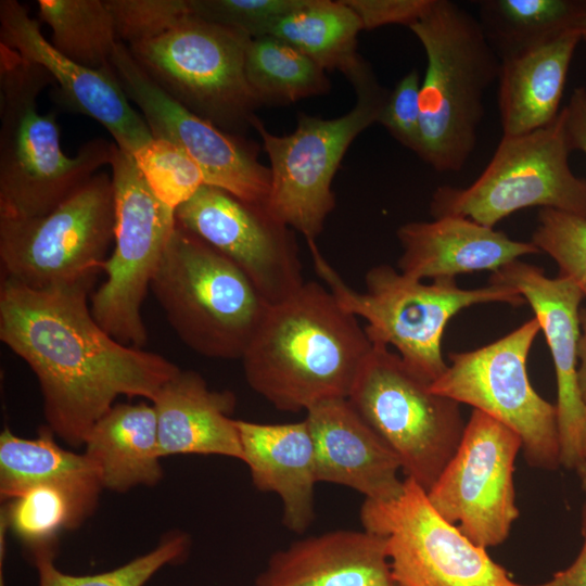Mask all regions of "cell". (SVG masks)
<instances>
[{
	"instance_id": "52a82bcc",
	"label": "cell",
	"mask_w": 586,
	"mask_h": 586,
	"mask_svg": "<svg viewBox=\"0 0 586 586\" xmlns=\"http://www.w3.org/2000/svg\"><path fill=\"white\" fill-rule=\"evenodd\" d=\"M356 104L346 114L321 118L305 113L289 135H273L256 117L252 123L268 155L271 186L266 208L306 241H315L335 207L332 180L356 137L379 123L388 92L366 62L348 78Z\"/></svg>"
},
{
	"instance_id": "2e32d148",
	"label": "cell",
	"mask_w": 586,
	"mask_h": 586,
	"mask_svg": "<svg viewBox=\"0 0 586 586\" xmlns=\"http://www.w3.org/2000/svg\"><path fill=\"white\" fill-rule=\"evenodd\" d=\"M112 69L128 99L140 109L152 136L181 148L200 167L206 186L266 207L271 173L259 162L255 144L176 102L148 77L122 42L114 52Z\"/></svg>"
},
{
	"instance_id": "b9f144b4",
	"label": "cell",
	"mask_w": 586,
	"mask_h": 586,
	"mask_svg": "<svg viewBox=\"0 0 586 586\" xmlns=\"http://www.w3.org/2000/svg\"><path fill=\"white\" fill-rule=\"evenodd\" d=\"M581 336L578 342V381L586 404V308L579 310Z\"/></svg>"
},
{
	"instance_id": "ffe728a7",
	"label": "cell",
	"mask_w": 586,
	"mask_h": 586,
	"mask_svg": "<svg viewBox=\"0 0 586 586\" xmlns=\"http://www.w3.org/2000/svg\"><path fill=\"white\" fill-rule=\"evenodd\" d=\"M305 420L318 482L352 488L372 501L393 500L402 494L398 458L347 398L311 407Z\"/></svg>"
},
{
	"instance_id": "5b68a950",
	"label": "cell",
	"mask_w": 586,
	"mask_h": 586,
	"mask_svg": "<svg viewBox=\"0 0 586 586\" xmlns=\"http://www.w3.org/2000/svg\"><path fill=\"white\" fill-rule=\"evenodd\" d=\"M314 268L339 304L362 318L372 344L392 346L424 381L433 383L447 369L442 339L447 322L462 309L486 303L513 307L526 303L512 286L489 283L462 289L455 279L431 283L410 278L390 265H377L365 277L366 291L351 288L323 257L316 241H307Z\"/></svg>"
},
{
	"instance_id": "836d02e7",
	"label": "cell",
	"mask_w": 586,
	"mask_h": 586,
	"mask_svg": "<svg viewBox=\"0 0 586 586\" xmlns=\"http://www.w3.org/2000/svg\"><path fill=\"white\" fill-rule=\"evenodd\" d=\"M131 156L153 194L175 212L205 184L195 162L168 140L153 137Z\"/></svg>"
},
{
	"instance_id": "484cf974",
	"label": "cell",
	"mask_w": 586,
	"mask_h": 586,
	"mask_svg": "<svg viewBox=\"0 0 586 586\" xmlns=\"http://www.w3.org/2000/svg\"><path fill=\"white\" fill-rule=\"evenodd\" d=\"M54 436L48 426L35 438L17 436L9 428L1 432L0 496L9 501L34 486L58 487L69 496L82 524L104 488L88 457L63 448Z\"/></svg>"
},
{
	"instance_id": "4dcf8cb0",
	"label": "cell",
	"mask_w": 586,
	"mask_h": 586,
	"mask_svg": "<svg viewBox=\"0 0 586 586\" xmlns=\"http://www.w3.org/2000/svg\"><path fill=\"white\" fill-rule=\"evenodd\" d=\"M37 5L58 51L86 67L112 69L119 40L105 0H39Z\"/></svg>"
},
{
	"instance_id": "7bdbcfd3",
	"label": "cell",
	"mask_w": 586,
	"mask_h": 586,
	"mask_svg": "<svg viewBox=\"0 0 586 586\" xmlns=\"http://www.w3.org/2000/svg\"><path fill=\"white\" fill-rule=\"evenodd\" d=\"M576 471H577V475H578L579 481H581V487L584 491V493L586 494V460H584L576 468Z\"/></svg>"
},
{
	"instance_id": "7c38bea8",
	"label": "cell",
	"mask_w": 586,
	"mask_h": 586,
	"mask_svg": "<svg viewBox=\"0 0 586 586\" xmlns=\"http://www.w3.org/2000/svg\"><path fill=\"white\" fill-rule=\"evenodd\" d=\"M114 247L104 282L90 295L95 321L118 342L142 348L148 332L141 309L168 240L175 211L151 191L133 157L116 144L112 161Z\"/></svg>"
},
{
	"instance_id": "9a60e30c",
	"label": "cell",
	"mask_w": 586,
	"mask_h": 586,
	"mask_svg": "<svg viewBox=\"0 0 586 586\" xmlns=\"http://www.w3.org/2000/svg\"><path fill=\"white\" fill-rule=\"evenodd\" d=\"M520 450L513 430L473 409L457 450L426 492L445 520L485 549L502 544L519 517L513 473Z\"/></svg>"
},
{
	"instance_id": "44dd1931",
	"label": "cell",
	"mask_w": 586,
	"mask_h": 586,
	"mask_svg": "<svg viewBox=\"0 0 586 586\" xmlns=\"http://www.w3.org/2000/svg\"><path fill=\"white\" fill-rule=\"evenodd\" d=\"M396 234L403 249L398 270L422 281L495 272L521 256L540 253L532 242L513 240L494 227L456 215L406 222Z\"/></svg>"
},
{
	"instance_id": "5bb4252c",
	"label": "cell",
	"mask_w": 586,
	"mask_h": 586,
	"mask_svg": "<svg viewBox=\"0 0 586 586\" xmlns=\"http://www.w3.org/2000/svg\"><path fill=\"white\" fill-rule=\"evenodd\" d=\"M365 530L386 539L396 586H525L445 520L411 479L393 500H364Z\"/></svg>"
},
{
	"instance_id": "1f68e13d",
	"label": "cell",
	"mask_w": 586,
	"mask_h": 586,
	"mask_svg": "<svg viewBox=\"0 0 586 586\" xmlns=\"http://www.w3.org/2000/svg\"><path fill=\"white\" fill-rule=\"evenodd\" d=\"M190 545L186 533L171 531L149 552L114 570L81 576L66 574L54 565V547L40 548L31 556L39 586H143L162 568L184 560Z\"/></svg>"
},
{
	"instance_id": "f1b7e54d",
	"label": "cell",
	"mask_w": 586,
	"mask_h": 586,
	"mask_svg": "<svg viewBox=\"0 0 586 586\" xmlns=\"http://www.w3.org/2000/svg\"><path fill=\"white\" fill-rule=\"evenodd\" d=\"M480 24L499 58L577 29L586 17L581 0H485Z\"/></svg>"
},
{
	"instance_id": "277c9868",
	"label": "cell",
	"mask_w": 586,
	"mask_h": 586,
	"mask_svg": "<svg viewBox=\"0 0 586 586\" xmlns=\"http://www.w3.org/2000/svg\"><path fill=\"white\" fill-rule=\"evenodd\" d=\"M409 29L426 55L416 154L436 171H459L475 148L483 98L498 79L500 59L479 20L449 0H433Z\"/></svg>"
},
{
	"instance_id": "6da1fadb",
	"label": "cell",
	"mask_w": 586,
	"mask_h": 586,
	"mask_svg": "<svg viewBox=\"0 0 586 586\" xmlns=\"http://www.w3.org/2000/svg\"><path fill=\"white\" fill-rule=\"evenodd\" d=\"M97 277L31 289L1 277L0 340L31 369L47 426L73 447L118 396L151 403L181 369L160 354L125 345L90 310Z\"/></svg>"
},
{
	"instance_id": "8d00e7d4",
	"label": "cell",
	"mask_w": 586,
	"mask_h": 586,
	"mask_svg": "<svg viewBox=\"0 0 586 586\" xmlns=\"http://www.w3.org/2000/svg\"><path fill=\"white\" fill-rule=\"evenodd\" d=\"M309 0H189L191 14L233 28L252 38L266 36L281 17Z\"/></svg>"
},
{
	"instance_id": "e575fe53",
	"label": "cell",
	"mask_w": 586,
	"mask_h": 586,
	"mask_svg": "<svg viewBox=\"0 0 586 586\" xmlns=\"http://www.w3.org/2000/svg\"><path fill=\"white\" fill-rule=\"evenodd\" d=\"M559 267V277L571 280L586 297V217L542 208L532 241Z\"/></svg>"
},
{
	"instance_id": "9c48e42d",
	"label": "cell",
	"mask_w": 586,
	"mask_h": 586,
	"mask_svg": "<svg viewBox=\"0 0 586 586\" xmlns=\"http://www.w3.org/2000/svg\"><path fill=\"white\" fill-rule=\"evenodd\" d=\"M347 397L428 492L457 450L466 422L460 404L430 390L396 353L372 344Z\"/></svg>"
},
{
	"instance_id": "30bf717a",
	"label": "cell",
	"mask_w": 586,
	"mask_h": 586,
	"mask_svg": "<svg viewBox=\"0 0 586 586\" xmlns=\"http://www.w3.org/2000/svg\"><path fill=\"white\" fill-rule=\"evenodd\" d=\"M565 114L537 130L502 136L481 175L467 187H438L430 209L434 218L463 216L495 227L527 207L540 206L586 217V180L569 165Z\"/></svg>"
},
{
	"instance_id": "d590c367",
	"label": "cell",
	"mask_w": 586,
	"mask_h": 586,
	"mask_svg": "<svg viewBox=\"0 0 586 586\" xmlns=\"http://www.w3.org/2000/svg\"><path fill=\"white\" fill-rule=\"evenodd\" d=\"M116 36L127 47L155 39L191 14L189 0H105Z\"/></svg>"
},
{
	"instance_id": "d6986e66",
	"label": "cell",
	"mask_w": 586,
	"mask_h": 586,
	"mask_svg": "<svg viewBox=\"0 0 586 586\" xmlns=\"http://www.w3.org/2000/svg\"><path fill=\"white\" fill-rule=\"evenodd\" d=\"M0 44L42 66L59 86V102L100 123L120 150L132 154L153 139L113 69L86 67L62 54L16 0L0 1Z\"/></svg>"
},
{
	"instance_id": "7a4b0ae2",
	"label": "cell",
	"mask_w": 586,
	"mask_h": 586,
	"mask_svg": "<svg viewBox=\"0 0 586 586\" xmlns=\"http://www.w3.org/2000/svg\"><path fill=\"white\" fill-rule=\"evenodd\" d=\"M372 346L329 289L305 281L270 305L241 359L253 391L275 408L296 412L347 398Z\"/></svg>"
},
{
	"instance_id": "f546056e",
	"label": "cell",
	"mask_w": 586,
	"mask_h": 586,
	"mask_svg": "<svg viewBox=\"0 0 586 586\" xmlns=\"http://www.w3.org/2000/svg\"><path fill=\"white\" fill-rule=\"evenodd\" d=\"M245 75L260 106L285 105L330 90L326 69L269 35L252 38L246 51Z\"/></svg>"
},
{
	"instance_id": "4316f807",
	"label": "cell",
	"mask_w": 586,
	"mask_h": 586,
	"mask_svg": "<svg viewBox=\"0 0 586 586\" xmlns=\"http://www.w3.org/2000/svg\"><path fill=\"white\" fill-rule=\"evenodd\" d=\"M84 447L104 489L125 493L163 479L152 404H115L93 424Z\"/></svg>"
},
{
	"instance_id": "74e56055",
	"label": "cell",
	"mask_w": 586,
	"mask_h": 586,
	"mask_svg": "<svg viewBox=\"0 0 586 586\" xmlns=\"http://www.w3.org/2000/svg\"><path fill=\"white\" fill-rule=\"evenodd\" d=\"M420 75L407 73L388 92L379 123L400 144L418 152L421 136Z\"/></svg>"
},
{
	"instance_id": "ba28073f",
	"label": "cell",
	"mask_w": 586,
	"mask_h": 586,
	"mask_svg": "<svg viewBox=\"0 0 586 586\" xmlns=\"http://www.w3.org/2000/svg\"><path fill=\"white\" fill-rule=\"evenodd\" d=\"M252 37L192 14L166 34L128 49L165 93L230 132L252 127L260 106L245 75Z\"/></svg>"
},
{
	"instance_id": "f35d334b",
	"label": "cell",
	"mask_w": 586,
	"mask_h": 586,
	"mask_svg": "<svg viewBox=\"0 0 586 586\" xmlns=\"http://www.w3.org/2000/svg\"><path fill=\"white\" fill-rule=\"evenodd\" d=\"M433 0H344L356 13L364 30L386 25L410 26L430 9Z\"/></svg>"
},
{
	"instance_id": "3957f363",
	"label": "cell",
	"mask_w": 586,
	"mask_h": 586,
	"mask_svg": "<svg viewBox=\"0 0 586 586\" xmlns=\"http://www.w3.org/2000/svg\"><path fill=\"white\" fill-rule=\"evenodd\" d=\"M51 82L42 66L0 44V218L46 215L111 164L115 143L101 138L75 156L63 152L55 114L37 109Z\"/></svg>"
},
{
	"instance_id": "cb8c5ba5",
	"label": "cell",
	"mask_w": 586,
	"mask_h": 586,
	"mask_svg": "<svg viewBox=\"0 0 586 586\" xmlns=\"http://www.w3.org/2000/svg\"><path fill=\"white\" fill-rule=\"evenodd\" d=\"M156 412L158 451L175 455L221 456L237 460L243 453L231 415L235 396L209 388L193 370H180L151 403Z\"/></svg>"
},
{
	"instance_id": "4fadbf2b",
	"label": "cell",
	"mask_w": 586,
	"mask_h": 586,
	"mask_svg": "<svg viewBox=\"0 0 586 586\" xmlns=\"http://www.w3.org/2000/svg\"><path fill=\"white\" fill-rule=\"evenodd\" d=\"M539 332L534 317L487 345L448 354L450 365L430 390L504 423L520 436L531 467L556 470L561 466L557 408L534 390L526 370Z\"/></svg>"
},
{
	"instance_id": "8fae6325",
	"label": "cell",
	"mask_w": 586,
	"mask_h": 586,
	"mask_svg": "<svg viewBox=\"0 0 586 586\" xmlns=\"http://www.w3.org/2000/svg\"><path fill=\"white\" fill-rule=\"evenodd\" d=\"M114 224L112 176L98 173L46 215L0 218L1 277L31 289L97 277Z\"/></svg>"
},
{
	"instance_id": "f6af8a7d",
	"label": "cell",
	"mask_w": 586,
	"mask_h": 586,
	"mask_svg": "<svg viewBox=\"0 0 586 586\" xmlns=\"http://www.w3.org/2000/svg\"><path fill=\"white\" fill-rule=\"evenodd\" d=\"M578 33L581 35V40L586 42V17L584 18V21L581 23L579 27H578Z\"/></svg>"
},
{
	"instance_id": "ac0fdd59",
	"label": "cell",
	"mask_w": 586,
	"mask_h": 586,
	"mask_svg": "<svg viewBox=\"0 0 586 586\" xmlns=\"http://www.w3.org/2000/svg\"><path fill=\"white\" fill-rule=\"evenodd\" d=\"M489 283L514 288L532 307L544 332L557 379L560 462L576 470L583 462L586 418L578 381L579 305L584 294L571 280L548 278L542 268L520 259L493 272Z\"/></svg>"
},
{
	"instance_id": "e0dca14e",
	"label": "cell",
	"mask_w": 586,
	"mask_h": 586,
	"mask_svg": "<svg viewBox=\"0 0 586 586\" xmlns=\"http://www.w3.org/2000/svg\"><path fill=\"white\" fill-rule=\"evenodd\" d=\"M175 219L239 267L270 305L305 283L294 230L266 207L204 184L176 209Z\"/></svg>"
},
{
	"instance_id": "d4e9b609",
	"label": "cell",
	"mask_w": 586,
	"mask_h": 586,
	"mask_svg": "<svg viewBox=\"0 0 586 586\" xmlns=\"http://www.w3.org/2000/svg\"><path fill=\"white\" fill-rule=\"evenodd\" d=\"M577 29L500 59L498 107L502 136L527 133L551 124L575 49Z\"/></svg>"
},
{
	"instance_id": "603a6c76",
	"label": "cell",
	"mask_w": 586,
	"mask_h": 586,
	"mask_svg": "<svg viewBox=\"0 0 586 586\" xmlns=\"http://www.w3.org/2000/svg\"><path fill=\"white\" fill-rule=\"evenodd\" d=\"M243 459L254 486L278 495L282 523L296 534L315 520V451L304 419L289 423L235 420Z\"/></svg>"
},
{
	"instance_id": "60d3db41",
	"label": "cell",
	"mask_w": 586,
	"mask_h": 586,
	"mask_svg": "<svg viewBox=\"0 0 586 586\" xmlns=\"http://www.w3.org/2000/svg\"><path fill=\"white\" fill-rule=\"evenodd\" d=\"M583 545L574 561L550 579L534 586H586V507L583 514Z\"/></svg>"
},
{
	"instance_id": "d6a6232c",
	"label": "cell",
	"mask_w": 586,
	"mask_h": 586,
	"mask_svg": "<svg viewBox=\"0 0 586 586\" xmlns=\"http://www.w3.org/2000/svg\"><path fill=\"white\" fill-rule=\"evenodd\" d=\"M3 514L7 526L31 552L54 547L61 531L81 525L69 496L48 485L34 486L9 500Z\"/></svg>"
},
{
	"instance_id": "ee69618b",
	"label": "cell",
	"mask_w": 586,
	"mask_h": 586,
	"mask_svg": "<svg viewBox=\"0 0 586 586\" xmlns=\"http://www.w3.org/2000/svg\"><path fill=\"white\" fill-rule=\"evenodd\" d=\"M582 455H583V461L586 460V418H585L583 435H582Z\"/></svg>"
},
{
	"instance_id": "8992f818",
	"label": "cell",
	"mask_w": 586,
	"mask_h": 586,
	"mask_svg": "<svg viewBox=\"0 0 586 586\" xmlns=\"http://www.w3.org/2000/svg\"><path fill=\"white\" fill-rule=\"evenodd\" d=\"M150 290L178 337L209 358H242L270 307L239 267L177 225Z\"/></svg>"
},
{
	"instance_id": "7402d4cb",
	"label": "cell",
	"mask_w": 586,
	"mask_h": 586,
	"mask_svg": "<svg viewBox=\"0 0 586 586\" xmlns=\"http://www.w3.org/2000/svg\"><path fill=\"white\" fill-rule=\"evenodd\" d=\"M254 586H396L386 539L367 530H335L273 552Z\"/></svg>"
},
{
	"instance_id": "83f0119b",
	"label": "cell",
	"mask_w": 586,
	"mask_h": 586,
	"mask_svg": "<svg viewBox=\"0 0 586 586\" xmlns=\"http://www.w3.org/2000/svg\"><path fill=\"white\" fill-rule=\"evenodd\" d=\"M360 30V20L344 0H309L279 18L267 35L300 50L323 69H337L347 78L364 62L357 53Z\"/></svg>"
},
{
	"instance_id": "ab89813d",
	"label": "cell",
	"mask_w": 586,
	"mask_h": 586,
	"mask_svg": "<svg viewBox=\"0 0 586 586\" xmlns=\"http://www.w3.org/2000/svg\"><path fill=\"white\" fill-rule=\"evenodd\" d=\"M563 110L570 149L586 155V88H575Z\"/></svg>"
}]
</instances>
